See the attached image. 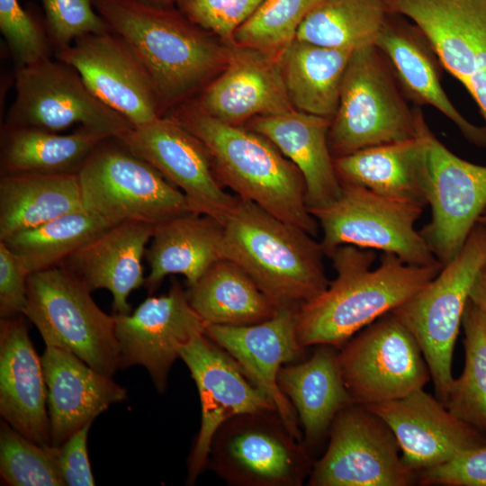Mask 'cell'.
Instances as JSON below:
<instances>
[{"instance_id": "1f68e13d", "label": "cell", "mask_w": 486, "mask_h": 486, "mask_svg": "<svg viewBox=\"0 0 486 486\" xmlns=\"http://www.w3.org/2000/svg\"><path fill=\"white\" fill-rule=\"evenodd\" d=\"M106 139L109 138L85 127L61 135L35 128L4 125L1 176L78 174L94 150Z\"/></svg>"}, {"instance_id": "d6986e66", "label": "cell", "mask_w": 486, "mask_h": 486, "mask_svg": "<svg viewBox=\"0 0 486 486\" xmlns=\"http://www.w3.org/2000/svg\"><path fill=\"white\" fill-rule=\"evenodd\" d=\"M120 368L141 365L159 392L166 387L179 349L207 324L194 310L178 282L166 294L150 296L132 313L114 314Z\"/></svg>"}, {"instance_id": "7dc6e473", "label": "cell", "mask_w": 486, "mask_h": 486, "mask_svg": "<svg viewBox=\"0 0 486 486\" xmlns=\"http://www.w3.org/2000/svg\"><path fill=\"white\" fill-rule=\"evenodd\" d=\"M148 3L156 4H161V5H170L172 3L176 2V0H143Z\"/></svg>"}, {"instance_id": "83f0119b", "label": "cell", "mask_w": 486, "mask_h": 486, "mask_svg": "<svg viewBox=\"0 0 486 486\" xmlns=\"http://www.w3.org/2000/svg\"><path fill=\"white\" fill-rule=\"evenodd\" d=\"M145 257L149 274L144 286L153 293L169 274L184 275L194 285L217 261L224 259V228L215 219L194 212L154 226Z\"/></svg>"}, {"instance_id": "484cf974", "label": "cell", "mask_w": 486, "mask_h": 486, "mask_svg": "<svg viewBox=\"0 0 486 486\" xmlns=\"http://www.w3.org/2000/svg\"><path fill=\"white\" fill-rule=\"evenodd\" d=\"M154 225L130 221L106 228L61 265L91 291L106 289L115 314H130V293L145 284L142 258Z\"/></svg>"}, {"instance_id": "30bf717a", "label": "cell", "mask_w": 486, "mask_h": 486, "mask_svg": "<svg viewBox=\"0 0 486 486\" xmlns=\"http://www.w3.org/2000/svg\"><path fill=\"white\" fill-rule=\"evenodd\" d=\"M313 463L275 410L233 417L216 431L208 465L236 486H301Z\"/></svg>"}, {"instance_id": "44dd1931", "label": "cell", "mask_w": 486, "mask_h": 486, "mask_svg": "<svg viewBox=\"0 0 486 486\" xmlns=\"http://www.w3.org/2000/svg\"><path fill=\"white\" fill-rule=\"evenodd\" d=\"M296 310L280 308L274 316L256 324L208 325L204 334L235 359L272 400L290 432L302 441L296 411L277 383L280 368L303 355L296 335Z\"/></svg>"}, {"instance_id": "ffe728a7", "label": "cell", "mask_w": 486, "mask_h": 486, "mask_svg": "<svg viewBox=\"0 0 486 486\" xmlns=\"http://www.w3.org/2000/svg\"><path fill=\"white\" fill-rule=\"evenodd\" d=\"M364 407L390 427L404 464L416 473L486 446L484 433L456 418L424 389L398 400Z\"/></svg>"}, {"instance_id": "d6a6232c", "label": "cell", "mask_w": 486, "mask_h": 486, "mask_svg": "<svg viewBox=\"0 0 486 486\" xmlns=\"http://www.w3.org/2000/svg\"><path fill=\"white\" fill-rule=\"evenodd\" d=\"M82 210L78 174L1 176L0 240Z\"/></svg>"}, {"instance_id": "c3c4849f", "label": "cell", "mask_w": 486, "mask_h": 486, "mask_svg": "<svg viewBox=\"0 0 486 486\" xmlns=\"http://www.w3.org/2000/svg\"><path fill=\"white\" fill-rule=\"evenodd\" d=\"M478 222L481 223V224L486 225V210L484 211V212L480 217Z\"/></svg>"}, {"instance_id": "e0dca14e", "label": "cell", "mask_w": 486, "mask_h": 486, "mask_svg": "<svg viewBox=\"0 0 486 486\" xmlns=\"http://www.w3.org/2000/svg\"><path fill=\"white\" fill-rule=\"evenodd\" d=\"M428 37L444 68L476 103L486 122V0H383Z\"/></svg>"}, {"instance_id": "836d02e7", "label": "cell", "mask_w": 486, "mask_h": 486, "mask_svg": "<svg viewBox=\"0 0 486 486\" xmlns=\"http://www.w3.org/2000/svg\"><path fill=\"white\" fill-rule=\"evenodd\" d=\"M187 296L207 326L256 324L280 309L244 269L226 258L214 263L189 286Z\"/></svg>"}, {"instance_id": "5b68a950", "label": "cell", "mask_w": 486, "mask_h": 486, "mask_svg": "<svg viewBox=\"0 0 486 486\" xmlns=\"http://www.w3.org/2000/svg\"><path fill=\"white\" fill-rule=\"evenodd\" d=\"M425 119L410 107L386 56L369 44L352 51L328 143L333 158L418 136Z\"/></svg>"}, {"instance_id": "ac0fdd59", "label": "cell", "mask_w": 486, "mask_h": 486, "mask_svg": "<svg viewBox=\"0 0 486 486\" xmlns=\"http://www.w3.org/2000/svg\"><path fill=\"white\" fill-rule=\"evenodd\" d=\"M55 52L58 59L76 69L96 97L133 126L162 116L148 70L112 31L82 35Z\"/></svg>"}, {"instance_id": "4dcf8cb0", "label": "cell", "mask_w": 486, "mask_h": 486, "mask_svg": "<svg viewBox=\"0 0 486 486\" xmlns=\"http://www.w3.org/2000/svg\"><path fill=\"white\" fill-rule=\"evenodd\" d=\"M353 50L295 38L277 57L281 76L294 109L332 120Z\"/></svg>"}, {"instance_id": "cb8c5ba5", "label": "cell", "mask_w": 486, "mask_h": 486, "mask_svg": "<svg viewBox=\"0 0 486 486\" xmlns=\"http://www.w3.org/2000/svg\"><path fill=\"white\" fill-rule=\"evenodd\" d=\"M41 363L22 316L0 321V414L40 446H52Z\"/></svg>"}, {"instance_id": "f1b7e54d", "label": "cell", "mask_w": 486, "mask_h": 486, "mask_svg": "<svg viewBox=\"0 0 486 486\" xmlns=\"http://www.w3.org/2000/svg\"><path fill=\"white\" fill-rule=\"evenodd\" d=\"M428 129L424 119L414 139L333 158L340 184L360 185L390 198L426 206Z\"/></svg>"}, {"instance_id": "7402d4cb", "label": "cell", "mask_w": 486, "mask_h": 486, "mask_svg": "<svg viewBox=\"0 0 486 486\" xmlns=\"http://www.w3.org/2000/svg\"><path fill=\"white\" fill-rule=\"evenodd\" d=\"M228 46L225 68L202 88L195 101H189L194 108L232 125L294 110L277 57L237 43Z\"/></svg>"}, {"instance_id": "b9f144b4", "label": "cell", "mask_w": 486, "mask_h": 486, "mask_svg": "<svg viewBox=\"0 0 486 486\" xmlns=\"http://www.w3.org/2000/svg\"><path fill=\"white\" fill-rule=\"evenodd\" d=\"M264 0H176L177 9L191 22L215 35L223 44H234V33Z\"/></svg>"}, {"instance_id": "6da1fadb", "label": "cell", "mask_w": 486, "mask_h": 486, "mask_svg": "<svg viewBox=\"0 0 486 486\" xmlns=\"http://www.w3.org/2000/svg\"><path fill=\"white\" fill-rule=\"evenodd\" d=\"M374 250L352 245L329 256L337 277L328 288L296 310V335L303 347L340 348L360 330L391 312L429 283L444 266H415L383 253L372 269Z\"/></svg>"}, {"instance_id": "f546056e", "label": "cell", "mask_w": 486, "mask_h": 486, "mask_svg": "<svg viewBox=\"0 0 486 486\" xmlns=\"http://www.w3.org/2000/svg\"><path fill=\"white\" fill-rule=\"evenodd\" d=\"M338 353L335 346L319 345L308 360L284 364L278 372V386L298 415L306 446L319 444L336 416L356 404L345 385Z\"/></svg>"}, {"instance_id": "f6af8a7d", "label": "cell", "mask_w": 486, "mask_h": 486, "mask_svg": "<svg viewBox=\"0 0 486 486\" xmlns=\"http://www.w3.org/2000/svg\"><path fill=\"white\" fill-rule=\"evenodd\" d=\"M92 422L69 436L58 447V463L62 477L68 486L95 484L87 454V436Z\"/></svg>"}, {"instance_id": "2e32d148", "label": "cell", "mask_w": 486, "mask_h": 486, "mask_svg": "<svg viewBox=\"0 0 486 486\" xmlns=\"http://www.w3.org/2000/svg\"><path fill=\"white\" fill-rule=\"evenodd\" d=\"M426 140L431 219L419 232L444 266L458 254L486 210V166L451 152L430 129Z\"/></svg>"}, {"instance_id": "7c38bea8", "label": "cell", "mask_w": 486, "mask_h": 486, "mask_svg": "<svg viewBox=\"0 0 486 486\" xmlns=\"http://www.w3.org/2000/svg\"><path fill=\"white\" fill-rule=\"evenodd\" d=\"M338 356L345 385L362 406L403 398L431 379L417 340L392 311L352 337Z\"/></svg>"}, {"instance_id": "681fc988", "label": "cell", "mask_w": 486, "mask_h": 486, "mask_svg": "<svg viewBox=\"0 0 486 486\" xmlns=\"http://www.w3.org/2000/svg\"><path fill=\"white\" fill-rule=\"evenodd\" d=\"M482 269H483V270H486V259H485V262H484V265H483Z\"/></svg>"}, {"instance_id": "52a82bcc", "label": "cell", "mask_w": 486, "mask_h": 486, "mask_svg": "<svg viewBox=\"0 0 486 486\" xmlns=\"http://www.w3.org/2000/svg\"><path fill=\"white\" fill-rule=\"evenodd\" d=\"M91 292L62 266L32 273L24 316L45 345L67 349L112 377L120 368L114 316L98 307Z\"/></svg>"}, {"instance_id": "7bdbcfd3", "label": "cell", "mask_w": 486, "mask_h": 486, "mask_svg": "<svg viewBox=\"0 0 486 486\" xmlns=\"http://www.w3.org/2000/svg\"><path fill=\"white\" fill-rule=\"evenodd\" d=\"M421 485L486 486V446L416 473Z\"/></svg>"}, {"instance_id": "5bb4252c", "label": "cell", "mask_w": 486, "mask_h": 486, "mask_svg": "<svg viewBox=\"0 0 486 486\" xmlns=\"http://www.w3.org/2000/svg\"><path fill=\"white\" fill-rule=\"evenodd\" d=\"M117 140L178 188L194 212L224 224L238 196L223 189L204 145L180 122L163 115L133 126Z\"/></svg>"}, {"instance_id": "d4e9b609", "label": "cell", "mask_w": 486, "mask_h": 486, "mask_svg": "<svg viewBox=\"0 0 486 486\" xmlns=\"http://www.w3.org/2000/svg\"><path fill=\"white\" fill-rule=\"evenodd\" d=\"M50 423L51 445L61 446L127 391L72 352L46 345L41 356Z\"/></svg>"}, {"instance_id": "4316f807", "label": "cell", "mask_w": 486, "mask_h": 486, "mask_svg": "<svg viewBox=\"0 0 486 486\" xmlns=\"http://www.w3.org/2000/svg\"><path fill=\"white\" fill-rule=\"evenodd\" d=\"M331 119L296 109L273 116H259L247 127L271 140L302 173L309 212L322 208L341 194L328 143Z\"/></svg>"}, {"instance_id": "4fadbf2b", "label": "cell", "mask_w": 486, "mask_h": 486, "mask_svg": "<svg viewBox=\"0 0 486 486\" xmlns=\"http://www.w3.org/2000/svg\"><path fill=\"white\" fill-rule=\"evenodd\" d=\"M323 456L313 463L310 486H409L416 472L403 463L398 441L385 421L353 404L334 418Z\"/></svg>"}, {"instance_id": "d590c367", "label": "cell", "mask_w": 486, "mask_h": 486, "mask_svg": "<svg viewBox=\"0 0 486 486\" xmlns=\"http://www.w3.org/2000/svg\"><path fill=\"white\" fill-rule=\"evenodd\" d=\"M108 226L86 210L59 216L3 241L23 260L30 274L59 266Z\"/></svg>"}, {"instance_id": "7a4b0ae2", "label": "cell", "mask_w": 486, "mask_h": 486, "mask_svg": "<svg viewBox=\"0 0 486 486\" xmlns=\"http://www.w3.org/2000/svg\"><path fill=\"white\" fill-rule=\"evenodd\" d=\"M148 70L165 112L189 101L225 68L229 46L177 8L143 0H92Z\"/></svg>"}, {"instance_id": "603a6c76", "label": "cell", "mask_w": 486, "mask_h": 486, "mask_svg": "<svg viewBox=\"0 0 486 486\" xmlns=\"http://www.w3.org/2000/svg\"><path fill=\"white\" fill-rule=\"evenodd\" d=\"M388 58L414 106L429 105L448 118L472 144L486 148V126L469 122L441 85L444 66L426 33L407 17L388 13L374 43Z\"/></svg>"}, {"instance_id": "f35d334b", "label": "cell", "mask_w": 486, "mask_h": 486, "mask_svg": "<svg viewBox=\"0 0 486 486\" xmlns=\"http://www.w3.org/2000/svg\"><path fill=\"white\" fill-rule=\"evenodd\" d=\"M323 0H264L234 33L238 45L278 55L295 39L307 15Z\"/></svg>"}, {"instance_id": "ab89813d", "label": "cell", "mask_w": 486, "mask_h": 486, "mask_svg": "<svg viewBox=\"0 0 486 486\" xmlns=\"http://www.w3.org/2000/svg\"><path fill=\"white\" fill-rule=\"evenodd\" d=\"M0 30L18 67L50 58L52 44L45 24L19 0H0Z\"/></svg>"}, {"instance_id": "3957f363", "label": "cell", "mask_w": 486, "mask_h": 486, "mask_svg": "<svg viewBox=\"0 0 486 486\" xmlns=\"http://www.w3.org/2000/svg\"><path fill=\"white\" fill-rule=\"evenodd\" d=\"M171 116L205 147L214 173L237 196L316 237L320 225L305 202L297 166L262 134L204 114L187 101Z\"/></svg>"}, {"instance_id": "bcb514c9", "label": "cell", "mask_w": 486, "mask_h": 486, "mask_svg": "<svg viewBox=\"0 0 486 486\" xmlns=\"http://www.w3.org/2000/svg\"><path fill=\"white\" fill-rule=\"evenodd\" d=\"M470 299L486 316V270L482 269L470 292Z\"/></svg>"}, {"instance_id": "ee69618b", "label": "cell", "mask_w": 486, "mask_h": 486, "mask_svg": "<svg viewBox=\"0 0 486 486\" xmlns=\"http://www.w3.org/2000/svg\"><path fill=\"white\" fill-rule=\"evenodd\" d=\"M30 272L23 260L0 241V317L24 316Z\"/></svg>"}, {"instance_id": "ba28073f", "label": "cell", "mask_w": 486, "mask_h": 486, "mask_svg": "<svg viewBox=\"0 0 486 486\" xmlns=\"http://www.w3.org/2000/svg\"><path fill=\"white\" fill-rule=\"evenodd\" d=\"M84 208L108 226L157 225L193 212L185 195L117 139L103 140L78 173Z\"/></svg>"}, {"instance_id": "9a60e30c", "label": "cell", "mask_w": 486, "mask_h": 486, "mask_svg": "<svg viewBox=\"0 0 486 486\" xmlns=\"http://www.w3.org/2000/svg\"><path fill=\"white\" fill-rule=\"evenodd\" d=\"M200 395L201 427L188 458L186 482L193 485L208 464L212 440L230 418L247 413L276 410L267 395L226 351L204 333L179 349Z\"/></svg>"}, {"instance_id": "8fae6325", "label": "cell", "mask_w": 486, "mask_h": 486, "mask_svg": "<svg viewBox=\"0 0 486 486\" xmlns=\"http://www.w3.org/2000/svg\"><path fill=\"white\" fill-rule=\"evenodd\" d=\"M75 124L118 139L133 125L103 103L72 66L50 58L18 67L4 124L58 132Z\"/></svg>"}, {"instance_id": "9c48e42d", "label": "cell", "mask_w": 486, "mask_h": 486, "mask_svg": "<svg viewBox=\"0 0 486 486\" xmlns=\"http://www.w3.org/2000/svg\"><path fill=\"white\" fill-rule=\"evenodd\" d=\"M339 197L310 211L322 230L326 256L344 245L394 254L415 266L441 264L415 223L423 204L390 198L365 187L341 184Z\"/></svg>"}, {"instance_id": "74e56055", "label": "cell", "mask_w": 486, "mask_h": 486, "mask_svg": "<svg viewBox=\"0 0 486 486\" xmlns=\"http://www.w3.org/2000/svg\"><path fill=\"white\" fill-rule=\"evenodd\" d=\"M0 474L11 486L66 485L58 447L36 444L4 420L0 427Z\"/></svg>"}, {"instance_id": "277c9868", "label": "cell", "mask_w": 486, "mask_h": 486, "mask_svg": "<svg viewBox=\"0 0 486 486\" xmlns=\"http://www.w3.org/2000/svg\"><path fill=\"white\" fill-rule=\"evenodd\" d=\"M224 251L279 307H298L328 286L320 242L238 196L224 224Z\"/></svg>"}, {"instance_id": "8d00e7d4", "label": "cell", "mask_w": 486, "mask_h": 486, "mask_svg": "<svg viewBox=\"0 0 486 486\" xmlns=\"http://www.w3.org/2000/svg\"><path fill=\"white\" fill-rule=\"evenodd\" d=\"M464 367L454 379L446 407L486 435V316L469 298L463 315Z\"/></svg>"}, {"instance_id": "e575fe53", "label": "cell", "mask_w": 486, "mask_h": 486, "mask_svg": "<svg viewBox=\"0 0 486 486\" xmlns=\"http://www.w3.org/2000/svg\"><path fill=\"white\" fill-rule=\"evenodd\" d=\"M387 14L383 0H323L304 19L295 38L355 50L374 43Z\"/></svg>"}, {"instance_id": "8992f818", "label": "cell", "mask_w": 486, "mask_h": 486, "mask_svg": "<svg viewBox=\"0 0 486 486\" xmlns=\"http://www.w3.org/2000/svg\"><path fill=\"white\" fill-rule=\"evenodd\" d=\"M485 259L486 225L478 222L436 276L392 310L417 340L436 398L445 405L454 381L453 355L464 311Z\"/></svg>"}, {"instance_id": "60d3db41", "label": "cell", "mask_w": 486, "mask_h": 486, "mask_svg": "<svg viewBox=\"0 0 486 486\" xmlns=\"http://www.w3.org/2000/svg\"><path fill=\"white\" fill-rule=\"evenodd\" d=\"M45 26L55 50L70 45L76 38L110 30L92 0H41Z\"/></svg>"}]
</instances>
